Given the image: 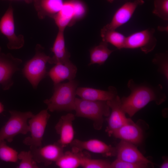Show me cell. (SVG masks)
I'll return each mask as SVG.
<instances>
[{
  "mask_svg": "<svg viewBox=\"0 0 168 168\" xmlns=\"http://www.w3.org/2000/svg\"><path fill=\"white\" fill-rule=\"evenodd\" d=\"M131 93L128 96L120 99L121 107L125 114L133 117L149 102H154L157 105L164 102L167 99L162 86H154L148 84L136 83L133 79L127 84Z\"/></svg>",
  "mask_w": 168,
  "mask_h": 168,
  "instance_id": "cell-1",
  "label": "cell"
},
{
  "mask_svg": "<svg viewBox=\"0 0 168 168\" xmlns=\"http://www.w3.org/2000/svg\"><path fill=\"white\" fill-rule=\"evenodd\" d=\"M78 83L74 80L54 85V92L49 99L44 102L49 111H70L74 110L76 91Z\"/></svg>",
  "mask_w": 168,
  "mask_h": 168,
  "instance_id": "cell-2",
  "label": "cell"
},
{
  "mask_svg": "<svg viewBox=\"0 0 168 168\" xmlns=\"http://www.w3.org/2000/svg\"><path fill=\"white\" fill-rule=\"evenodd\" d=\"M75 116L87 118L93 122L94 128L100 130L102 127L104 117H108L110 109L105 101H92L76 98Z\"/></svg>",
  "mask_w": 168,
  "mask_h": 168,
  "instance_id": "cell-3",
  "label": "cell"
},
{
  "mask_svg": "<svg viewBox=\"0 0 168 168\" xmlns=\"http://www.w3.org/2000/svg\"><path fill=\"white\" fill-rule=\"evenodd\" d=\"M50 58L45 53L44 48L37 44L34 56L25 64L23 74L34 88L36 89L40 81L48 75L46 64Z\"/></svg>",
  "mask_w": 168,
  "mask_h": 168,
  "instance_id": "cell-4",
  "label": "cell"
},
{
  "mask_svg": "<svg viewBox=\"0 0 168 168\" xmlns=\"http://www.w3.org/2000/svg\"><path fill=\"white\" fill-rule=\"evenodd\" d=\"M9 113V118L0 130V141L6 140L11 142L16 135H26L29 132L27 122L34 114L30 111L11 110Z\"/></svg>",
  "mask_w": 168,
  "mask_h": 168,
  "instance_id": "cell-5",
  "label": "cell"
},
{
  "mask_svg": "<svg viewBox=\"0 0 168 168\" xmlns=\"http://www.w3.org/2000/svg\"><path fill=\"white\" fill-rule=\"evenodd\" d=\"M86 7L80 0L64 1L60 11L53 18L59 30H64L67 26H71L82 18Z\"/></svg>",
  "mask_w": 168,
  "mask_h": 168,
  "instance_id": "cell-6",
  "label": "cell"
},
{
  "mask_svg": "<svg viewBox=\"0 0 168 168\" xmlns=\"http://www.w3.org/2000/svg\"><path fill=\"white\" fill-rule=\"evenodd\" d=\"M50 117L47 109L41 110L29 119V132L30 135L24 139L23 142L25 145L37 147L42 146L44 133Z\"/></svg>",
  "mask_w": 168,
  "mask_h": 168,
  "instance_id": "cell-7",
  "label": "cell"
},
{
  "mask_svg": "<svg viewBox=\"0 0 168 168\" xmlns=\"http://www.w3.org/2000/svg\"><path fill=\"white\" fill-rule=\"evenodd\" d=\"M13 9L10 4L0 20V32L7 39V48L17 49L22 48L25 43L24 36L15 32Z\"/></svg>",
  "mask_w": 168,
  "mask_h": 168,
  "instance_id": "cell-8",
  "label": "cell"
},
{
  "mask_svg": "<svg viewBox=\"0 0 168 168\" xmlns=\"http://www.w3.org/2000/svg\"><path fill=\"white\" fill-rule=\"evenodd\" d=\"M153 28H149L132 34L126 37L124 48H139L146 54L152 51L157 44Z\"/></svg>",
  "mask_w": 168,
  "mask_h": 168,
  "instance_id": "cell-9",
  "label": "cell"
},
{
  "mask_svg": "<svg viewBox=\"0 0 168 168\" xmlns=\"http://www.w3.org/2000/svg\"><path fill=\"white\" fill-rule=\"evenodd\" d=\"M21 59L14 57L10 53L0 54V84L4 90L9 89L13 84L12 77L19 70Z\"/></svg>",
  "mask_w": 168,
  "mask_h": 168,
  "instance_id": "cell-10",
  "label": "cell"
},
{
  "mask_svg": "<svg viewBox=\"0 0 168 168\" xmlns=\"http://www.w3.org/2000/svg\"><path fill=\"white\" fill-rule=\"evenodd\" d=\"M144 3L143 0H133L125 3L117 10L111 21L101 30H116L127 23L132 17L137 8Z\"/></svg>",
  "mask_w": 168,
  "mask_h": 168,
  "instance_id": "cell-11",
  "label": "cell"
},
{
  "mask_svg": "<svg viewBox=\"0 0 168 168\" xmlns=\"http://www.w3.org/2000/svg\"><path fill=\"white\" fill-rule=\"evenodd\" d=\"M34 159L37 163L48 166L55 162L63 153L64 148L57 142L44 147L30 146Z\"/></svg>",
  "mask_w": 168,
  "mask_h": 168,
  "instance_id": "cell-12",
  "label": "cell"
},
{
  "mask_svg": "<svg viewBox=\"0 0 168 168\" xmlns=\"http://www.w3.org/2000/svg\"><path fill=\"white\" fill-rule=\"evenodd\" d=\"M106 102L111 111L107 119L108 126L105 132L110 136L114 131L127 124L131 119L126 117V114L121 107L120 98L118 95Z\"/></svg>",
  "mask_w": 168,
  "mask_h": 168,
  "instance_id": "cell-13",
  "label": "cell"
},
{
  "mask_svg": "<svg viewBox=\"0 0 168 168\" xmlns=\"http://www.w3.org/2000/svg\"><path fill=\"white\" fill-rule=\"evenodd\" d=\"M70 145L72 149L78 151L86 150L92 152L100 154L106 157L115 156L116 155V147L97 139L82 141L74 139Z\"/></svg>",
  "mask_w": 168,
  "mask_h": 168,
  "instance_id": "cell-14",
  "label": "cell"
},
{
  "mask_svg": "<svg viewBox=\"0 0 168 168\" xmlns=\"http://www.w3.org/2000/svg\"><path fill=\"white\" fill-rule=\"evenodd\" d=\"M75 115L71 113L62 116L55 126L57 134L59 136L57 142L62 147L70 145L74 139L75 131L73 122Z\"/></svg>",
  "mask_w": 168,
  "mask_h": 168,
  "instance_id": "cell-15",
  "label": "cell"
},
{
  "mask_svg": "<svg viewBox=\"0 0 168 168\" xmlns=\"http://www.w3.org/2000/svg\"><path fill=\"white\" fill-rule=\"evenodd\" d=\"M116 148V156L119 160L134 163L152 164L131 143L121 140Z\"/></svg>",
  "mask_w": 168,
  "mask_h": 168,
  "instance_id": "cell-16",
  "label": "cell"
},
{
  "mask_svg": "<svg viewBox=\"0 0 168 168\" xmlns=\"http://www.w3.org/2000/svg\"><path fill=\"white\" fill-rule=\"evenodd\" d=\"M112 135L133 144H139L143 140V132L141 127L131 119L127 124L114 131Z\"/></svg>",
  "mask_w": 168,
  "mask_h": 168,
  "instance_id": "cell-17",
  "label": "cell"
},
{
  "mask_svg": "<svg viewBox=\"0 0 168 168\" xmlns=\"http://www.w3.org/2000/svg\"><path fill=\"white\" fill-rule=\"evenodd\" d=\"M116 88L113 86L109 87L107 91L86 87H77L76 94L81 98L92 101H107L118 95Z\"/></svg>",
  "mask_w": 168,
  "mask_h": 168,
  "instance_id": "cell-18",
  "label": "cell"
},
{
  "mask_svg": "<svg viewBox=\"0 0 168 168\" xmlns=\"http://www.w3.org/2000/svg\"><path fill=\"white\" fill-rule=\"evenodd\" d=\"M77 71L76 66L70 60L64 63L56 64L48 72V75L54 85L65 80H74Z\"/></svg>",
  "mask_w": 168,
  "mask_h": 168,
  "instance_id": "cell-19",
  "label": "cell"
},
{
  "mask_svg": "<svg viewBox=\"0 0 168 168\" xmlns=\"http://www.w3.org/2000/svg\"><path fill=\"white\" fill-rule=\"evenodd\" d=\"M63 0H33L38 18L41 20L48 16L53 18L60 11Z\"/></svg>",
  "mask_w": 168,
  "mask_h": 168,
  "instance_id": "cell-20",
  "label": "cell"
},
{
  "mask_svg": "<svg viewBox=\"0 0 168 168\" xmlns=\"http://www.w3.org/2000/svg\"><path fill=\"white\" fill-rule=\"evenodd\" d=\"M64 32L58 30L51 49L54 55L49 61L48 63L50 64L64 63L70 60V54L65 46Z\"/></svg>",
  "mask_w": 168,
  "mask_h": 168,
  "instance_id": "cell-21",
  "label": "cell"
},
{
  "mask_svg": "<svg viewBox=\"0 0 168 168\" xmlns=\"http://www.w3.org/2000/svg\"><path fill=\"white\" fill-rule=\"evenodd\" d=\"M86 152L72 149L63 152L56 161V165L60 168H77L80 166L82 159Z\"/></svg>",
  "mask_w": 168,
  "mask_h": 168,
  "instance_id": "cell-22",
  "label": "cell"
},
{
  "mask_svg": "<svg viewBox=\"0 0 168 168\" xmlns=\"http://www.w3.org/2000/svg\"><path fill=\"white\" fill-rule=\"evenodd\" d=\"M107 43L102 41L99 44L90 50V62L88 65L94 64L102 65L104 64L111 54L114 51L108 48Z\"/></svg>",
  "mask_w": 168,
  "mask_h": 168,
  "instance_id": "cell-23",
  "label": "cell"
},
{
  "mask_svg": "<svg viewBox=\"0 0 168 168\" xmlns=\"http://www.w3.org/2000/svg\"><path fill=\"white\" fill-rule=\"evenodd\" d=\"M102 40L120 49L124 48L126 37L115 30L100 31Z\"/></svg>",
  "mask_w": 168,
  "mask_h": 168,
  "instance_id": "cell-24",
  "label": "cell"
},
{
  "mask_svg": "<svg viewBox=\"0 0 168 168\" xmlns=\"http://www.w3.org/2000/svg\"><path fill=\"white\" fill-rule=\"evenodd\" d=\"M110 164L107 160L92 159L86 152L82 159L80 166L84 168H110Z\"/></svg>",
  "mask_w": 168,
  "mask_h": 168,
  "instance_id": "cell-25",
  "label": "cell"
},
{
  "mask_svg": "<svg viewBox=\"0 0 168 168\" xmlns=\"http://www.w3.org/2000/svg\"><path fill=\"white\" fill-rule=\"evenodd\" d=\"M18 152L7 145L5 140L0 141V159L6 162H16Z\"/></svg>",
  "mask_w": 168,
  "mask_h": 168,
  "instance_id": "cell-26",
  "label": "cell"
},
{
  "mask_svg": "<svg viewBox=\"0 0 168 168\" xmlns=\"http://www.w3.org/2000/svg\"><path fill=\"white\" fill-rule=\"evenodd\" d=\"M152 63L158 67V71L168 79V54L167 52L155 54Z\"/></svg>",
  "mask_w": 168,
  "mask_h": 168,
  "instance_id": "cell-27",
  "label": "cell"
},
{
  "mask_svg": "<svg viewBox=\"0 0 168 168\" xmlns=\"http://www.w3.org/2000/svg\"><path fill=\"white\" fill-rule=\"evenodd\" d=\"M18 159L21 161L17 168H38L37 162L34 159L30 150L28 151H21L18 154Z\"/></svg>",
  "mask_w": 168,
  "mask_h": 168,
  "instance_id": "cell-28",
  "label": "cell"
},
{
  "mask_svg": "<svg viewBox=\"0 0 168 168\" xmlns=\"http://www.w3.org/2000/svg\"><path fill=\"white\" fill-rule=\"evenodd\" d=\"M152 13L161 19L168 20V0H154Z\"/></svg>",
  "mask_w": 168,
  "mask_h": 168,
  "instance_id": "cell-29",
  "label": "cell"
},
{
  "mask_svg": "<svg viewBox=\"0 0 168 168\" xmlns=\"http://www.w3.org/2000/svg\"><path fill=\"white\" fill-rule=\"evenodd\" d=\"M148 167V164L134 163L117 158L110 164V168H146Z\"/></svg>",
  "mask_w": 168,
  "mask_h": 168,
  "instance_id": "cell-30",
  "label": "cell"
},
{
  "mask_svg": "<svg viewBox=\"0 0 168 168\" xmlns=\"http://www.w3.org/2000/svg\"><path fill=\"white\" fill-rule=\"evenodd\" d=\"M164 161L160 166V168H168V160L167 157H164Z\"/></svg>",
  "mask_w": 168,
  "mask_h": 168,
  "instance_id": "cell-31",
  "label": "cell"
},
{
  "mask_svg": "<svg viewBox=\"0 0 168 168\" xmlns=\"http://www.w3.org/2000/svg\"><path fill=\"white\" fill-rule=\"evenodd\" d=\"M157 30L160 31H164L168 32V26H159L157 27Z\"/></svg>",
  "mask_w": 168,
  "mask_h": 168,
  "instance_id": "cell-32",
  "label": "cell"
},
{
  "mask_svg": "<svg viewBox=\"0 0 168 168\" xmlns=\"http://www.w3.org/2000/svg\"><path fill=\"white\" fill-rule=\"evenodd\" d=\"M23 0L27 4H30L33 2V0Z\"/></svg>",
  "mask_w": 168,
  "mask_h": 168,
  "instance_id": "cell-33",
  "label": "cell"
},
{
  "mask_svg": "<svg viewBox=\"0 0 168 168\" xmlns=\"http://www.w3.org/2000/svg\"><path fill=\"white\" fill-rule=\"evenodd\" d=\"M4 110V107L3 105L0 102V114Z\"/></svg>",
  "mask_w": 168,
  "mask_h": 168,
  "instance_id": "cell-34",
  "label": "cell"
},
{
  "mask_svg": "<svg viewBox=\"0 0 168 168\" xmlns=\"http://www.w3.org/2000/svg\"><path fill=\"white\" fill-rule=\"evenodd\" d=\"M108 2H110L112 3V2L114 0H106Z\"/></svg>",
  "mask_w": 168,
  "mask_h": 168,
  "instance_id": "cell-35",
  "label": "cell"
},
{
  "mask_svg": "<svg viewBox=\"0 0 168 168\" xmlns=\"http://www.w3.org/2000/svg\"><path fill=\"white\" fill-rule=\"evenodd\" d=\"M2 52V51H1V47H0V54Z\"/></svg>",
  "mask_w": 168,
  "mask_h": 168,
  "instance_id": "cell-36",
  "label": "cell"
}]
</instances>
